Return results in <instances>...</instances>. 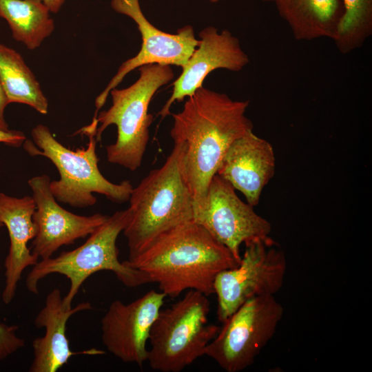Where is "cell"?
<instances>
[{
  "mask_svg": "<svg viewBox=\"0 0 372 372\" xmlns=\"http://www.w3.org/2000/svg\"><path fill=\"white\" fill-rule=\"evenodd\" d=\"M165 297L150 290L129 303L112 302L101 321V340L107 351L123 362L142 367L147 360L150 330Z\"/></svg>",
  "mask_w": 372,
  "mask_h": 372,
  "instance_id": "cell-12",
  "label": "cell"
},
{
  "mask_svg": "<svg viewBox=\"0 0 372 372\" xmlns=\"http://www.w3.org/2000/svg\"><path fill=\"white\" fill-rule=\"evenodd\" d=\"M127 266L143 272L166 297L186 290L214 293V282L223 270L238 265L231 252L194 220L158 237Z\"/></svg>",
  "mask_w": 372,
  "mask_h": 372,
  "instance_id": "cell-2",
  "label": "cell"
},
{
  "mask_svg": "<svg viewBox=\"0 0 372 372\" xmlns=\"http://www.w3.org/2000/svg\"><path fill=\"white\" fill-rule=\"evenodd\" d=\"M9 104L6 95L0 82V130H8V125L4 118V111Z\"/></svg>",
  "mask_w": 372,
  "mask_h": 372,
  "instance_id": "cell-24",
  "label": "cell"
},
{
  "mask_svg": "<svg viewBox=\"0 0 372 372\" xmlns=\"http://www.w3.org/2000/svg\"><path fill=\"white\" fill-rule=\"evenodd\" d=\"M207 296L190 289L169 307L161 309L151 328L147 360L161 372H180L205 355L220 327L209 323Z\"/></svg>",
  "mask_w": 372,
  "mask_h": 372,
  "instance_id": "cell-7",
  "label": "cell"
},
{
  "mask_svg": "<svg viewBox=\"0 0 372 372\" xmlns=\"http://www.w3.org/2000/svg\"><path fill=\"white\" fill-rule=\"evenodd\" d=\"M139 77L123 89L113 88L112 105L98 114L96 119L75 134L94 136L100 142L105 130L117 128L114 143L106 146L107 161L135 171L142 164L149 138L154 116L148 112L149 103L158 90L174 77L171 65L147 64L138 68Z\"/></svg>",
  "mask_w": 372,
  "mask_h": 372,
  "instance_id": "cell-4",
  "label": "cell"
},
{
  "mask_svg": "<svg viewBox=\"0 0 372 372\" xmlns=\"http://www.w3.org/2000/svg\"><path fill=\"white\" fill-rule=\"evenodd\" d=\"M344 14L333 39L342 54L360 48L372 34V0H342Z\"/></svg>",
  "mask_w": 372,
  "mask_h": 372,
  "instance_id": "cell-21",
  "label": "cell"
},
{
  "mask_svg": "<svg viewBox=\"0 0 372 372\" xmlns=\"http://www.w3.org/2000/svg\"><path fill=\"white\" fill-rule=\"evenodd\" d=\"M112 8L116 12L131 18L136 24L142 38L138 54L123 62L95 101V120L99 110L104 105L111 90L136 68L147 64H161L183 67L197 47L194 28L185 25L176 34L163 32L156 28L144 15L139 0H112Z\"/></svg>",
  "mask_w": 372,
  "mask_h": 372,
  "instance_id": "cell-11",
  "label": "cell"
},
{
  "mask_svg": "<svg viewBox=\"0 0 372 372\" xmlns=\"http://www.w3.org/2000/svg\"><path fill=\"white\" fill-rule=\"evenodd\" d=\"M283 315L284 308L275 296L248 300L223 322L205 355L227 372L245 370L273 337Z\"/></svg>",
  "mask_w": 372,
  "mask_h": 372,
  "instance_id": "cell-8",
  "label": "cell"
},
{
  "mask_svg": "<svg viewBox=\"0 0 372 372\" xmlns=\"http://www.w3.org/2000/svg\"><path fill=\"white\" fill-rule=\"evenodd\" d=\"M28 183L35 203L32 219L37 227L32 252L41 260L51 258L61 247L89 236L109 216L99 213L80 216L65 210L52 194L46 174L34 176Z\"/></svg>",
  "mask_w": 372,
  "mask_h": 372,
  "instance_id": "cell-13",
  "label": "cell"
},
{
  "mask_svg": "<svg viewBox=\"0 0 372 372\" xmlns=\"http://www.w3.org/2000/svg\"><path fill=\"white\" fill-rule=\"evenodd\" d=\"M41 1L50 10V12L57 13L65 0H39Z\"/></svg>",
  "mask_w": 372,
  "mask_h": 372,
  "instance_id": "cell-25",
  "label": "cell"
},
{
  "mask_svg": "<svg viewBox=\"0 0 372 372\" xmlns=\"http://www.w3.org/2000/svg\"><path fill=\"white\" fill-rule=\"evenodd\" d=\"M39 0H0V17L11 30L12 37L29 50L39 48L54 31V20Z\"/></svg>",
  "mask_w": 372,
  "mask_h": 372,
  "instance_id": "cell-19",
  "label": "cell"
},
{
  "mask_svg": "<svg viewBox=\"0 0 372 372\" xmlns=\"http://www.w3.org/2000/svg\"><path fill=\"white\" fill-rule=\"evenodd\" d=\"M31 135L33 141L26 139L23 143L24 149L30 156L50 160L60 174L59 180L50 183L51 192L58 202L77 208L90 207L96 203L93 193L103 195L115 203L129 200L134 187L130 180L113 183L101 173L94 136H88L86 147L72 150L58 141L44 125H36Z\"/></svg>",
  "mask_w": 372,
  "mask_h": 372,
  "instance_id": "cell-6",
  "label": "cell"
},
{
  "mask_svg": "<svg viewBox=\"0 0 372 372\" xmlns=\"http://www.w3.org/2000/svg\"><path fill=\"white\" fill-rule=\"evenodd\" d=\"M3 226L0 221V228ZM17 325L0 323V360H4L25 345V340L17 335Z\"/></svg>",
  "mask_w": 372,
  "mask_h": 372,
  "instance_id": "cell-22",
  "label": "cell"
},
{
  "mask_svg": "<svg viewBox=\"0 0 372 372\" xmlns=\"http://www.w3.org/2000/svg\"><path fill=\"white\" fill-rule=\"evenodd\" d=\"M130 217L123 232L132 260L158 237L194 220L192 194L185 176L182 148L174 144L163 165L133 187L129 200Z\"/></svg>",
  "mask_w": 372,
  "mask_h": 372,
  "instance_id": "cell-3",
  "label": "cell"
},
{
  "mask_svg": "<svg viewBox=\"0 0 372 372\" xmlns=\"http://www.w3.org/2000/svg\"><path fill=\"white\" fill-rule=\"evenodd\" d=\"M130 217L128 208L118 211L98 227L86 241L77 248L61 252L55 258L38 261L26 278V287L30 293H39L41 280L52 273L65 276L70 282L63 305L72 307V303L83 283L93 273L110 271L125 287L134 288L149 283L142 271L130 267L118 260L116 240L125 229Z\"/></svg>",
  "mask_w": 372,
  "mask_h": 372,
  "instance_id": "cell-5",
  "label": "cell"
},
{
  "mask_svg": "<svg viewBox=\"0 0 372 372\" xmlns=\"http://www.w3.org/2000/svg\"><path fill=\"white\" fill-rule=\"evenodd\" d=\"M245 246L238 265L220 272L214 282L217 317L222 323L248 300L275 296L284 284L287 258L274 240L268 236L246 242Z\"/></svg>",
  "mask_w": 372,
  "mask_h": 372,
  "instance_id": "cell-9",
  "label": "cell"
},
{
  "mask_svg": "<svg viewBox=\"0 0 372 372\" xmlns=\"http://www.w3.org/2000/svg\"><path fill=\"white\" fill-rule=\"evenodd\" d=\"M272 145L253 130L234 141L225 153L216 174L240 192L247 203L258 205L265 187L275 174Z\"/></svg>",
  "mask_w": 372,
  "mask_h": 372,
  "instance_id": "cell-15",
  "label": "cell"
},
{
  "mask_svg": "<svg viewBox=\"0 0 372 372\" xmlns=\"http://www.w3.org/2000/svg\"><path fill=\"white\" fill-rule=\"evenodd\" d=\"M198 35L197 47L181 68L180 74L172 83L171 96L158 113L162 119L171 114L174 103L183 101L203 87L205 78L212 71L225 69L239 72L249 63L239 39L228 30L219 32L216 28L208 26Z\"/></svg>",
  "mask_w": 372,
  "mask_h": 372,
  "instance_id": "cell-14",
  "label": "cell"
},
{
  "mask_svg": "<svg viewBox=\"0 0 372 372\" xmlns=\"http://www.w3.org/2000/svg\"><path fill=\"white\" fill-rule=\"evenodd\" d=\"M235 190L227 181L215 174L203 207L194 214V220L225 246L240 262V245L269 236L272 228L254 207L240 199Z\"/></svg>",
  "mask_w": 372,
  "mask_h": 372,
  "instance_id": "cell-10",
  "label": "cell"
},
{
  "mask_svg": "<svg viewBox=\"0 0 372 372\" xmlns=\"http://www.w3.org/2000/svg\"><path fill=\"white\" fill-rule=\"evenodd\" d=\"M26 140L25 134L19 130H0V143L7 145L18 147L23 145Z\"/></svg>",
  "mask_w": 372,
  "mask_h": 372,
  "instance_id": "cell-23",
  "label": "cell"
},
{
  "mask_svg": "<svg viewBox=\"0 0 372 372\" xmlns=\"http://www.w3.org/2000/svg\"><path fill=\"white\" fill-rule=\"evenodd\" d=\"M278 14L299 41L333 39L344 14L342 0H275Z\"/></svg>",
  "mask_w": 372,
  "mask_h": 372,
  "instance_id": "cell-18",
  "label": "cell"
},
{
  "mask_svg": "<svg viewBox=\"0 0 372 372\" xmlns=\"http://www.w3.org/2000/svg\"><path fill=\"white\" fill-rule=\"evenodd\" d=\"M261 1H267V2H268V1H273V2L275 0H261Z\"/></svg>",
  "mask_w": 372,
  "mask_h": 372,
  "instance_id": "cell-27",
  "label": "cell"
},
{
  "mask_svg": "<svg viewBox=\"0 0 372 372\" xmlns=\"http://www.w3.org/2000/svg\"><path fill=\"white\" fill-rule=\"evenodd\" d=\"M249 105V100L235 101L203 86L187 98L180 112L170 114V136L182 148L194 212L203 207L211 180L229 145L253 130L245 114Z\"/></svg>",
  "mask_w": 372,
  "mask_h": 372,
  "instance_id": "cell-1",
  "label": "cell"
},
{
  "mask_svg": "<svg viewBox=\"0 0 372 372\" xmlns=\"http://www.w3.org/2000/svg\"><path fill=\"white\" fill-rule=\"evenodd\" d=\"M0 82L9 103L25 104L48 114V101L35 76L19 52L1 43Z\"/></svg>",
  "mask_w": 372,
  "mask_h": 372,
  "instance_id": "cell-20",
  "label": "cell"
},
{
  "mask_svg": "<svg viewBox=\"0 0 372 372\" xmlns=\"http://www.w3.org/2000/svg\"><path fill=\"white\" fill-rule=\"evenodd\" d=\"M210 2L211 3H217L218 1H220V0H209Z\"/></svg>",
  "mask_w": 372,
  "mask_h": 372,
  "instance_id": "cell-26",
  "label": "cell"
},
{
  "mask_svg": "<svg viewBox=\"0 0 372 372\" xmlns=\"http://www.w3.org/2000/svg\"><path fill=\"white\" fill-rule=\"evenodd\" d=\"M92 309L88 302L78 304L74 308L63 305L61 290L53 289L46 296L45 305L34 319L37 328H45L43 337L32 341L33 360L30 372H56L68 363L75 355H96L105 352L96 349L73 351L66 336V324L74 314Z\"/></svg>",
  "mask_w": 372,
  "mask_h": 372,
  "instance_id": "cell-16",
  "label": "cell"
},
{
  "mask_svg": "<svg viewBox=\"0 0 372 372\" xmlns=\"http://www.w3.org/2000/svg\"><path fill=\"white\" fill-rule=\"evenodd\" d=\"M35 209L32 196L17 198L0 192V221L8 229L10 242L4 262L6 282L2 300L6 304L14 299L23 270L39 261V257L28 247L37 232L32 219Z\"/></svg>",
  "mask_w": 372,
  "mask_h": 372,
  "instance_id": "cell-17",
  "label": "cell"
}]
</instances>
